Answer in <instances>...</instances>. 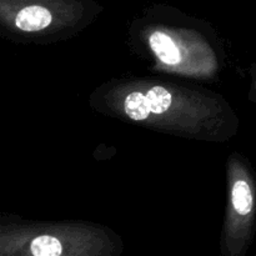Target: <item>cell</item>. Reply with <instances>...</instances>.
I'll use <instances>...</instances> for the list:
<instances>
[{"instance_id": "obj_1", "label": "cell", "mask_w": 256, "mask_h": 256, "mask_svg": "<svg viewBox=\"0 0 256 256\" xmlns=\"http://www.w3.org/2000/svg\"><path fill=\"white\" fill-rule=\"evenodd\" d=\"M16 26L25 32H38L52 22V14L42 6H28L18 14Z\"/></svg>"}, {"instance_id": "obj_2", "label": "cell", "mask_w": 256, "mask_h": 256, "mask_svg": "<svg viewBox=\"0 0 256 256\" xmlns=\"http://www.w3.org/2000/svg\"><path fill=\"white\" fill-rule=\"evenodd\" d=\"M150 46L160 60L165 64L175 65L180 62V52L172 38L160 32H152L150 36Z\"/></svg>"}, {"instance_id": "obj_3", "label": "cell", "mask_w": 256, "mask_h": 256, "mask_svg": "<svg viewBox=\"0 0 256 256\" xmlns=\"http://www.w3.org/2000/svg\"><path fill=\"white\" fill-rule=\"evenodd\" d=\"M125 112L132 120H144L152 112L146 95L142 92H132L128 95L124 104Z\"/></svg>"}, {"instance_id": "obj_4", "label": "cell", "mask_w": 256, "mask_h": 256, "mask_svg": "<svg viewBox=\"0 0 256 256\" xmlns=\"http://www.w3.org/2000/svg\"><path fill=\"white\" fill-rule=\"evenodd\" d=\"M232 204L240 215H248L252 208V195L250 186L245 182H238L232 189Z\"/></svg>"}, {"instance_id": "obj_5", "label": "cell", "mask_w": 256, "mask_h": 256, "mask_svg": "<svg viewBox=\"0 0 256 256\" xmlns=\"http://www.w3.org/2000/svg\"><path fill=\"white\" fill-rule=\"evenodd\" d=\"M32 252L35 256H59L62 252V246L55 238L42 235L32 240Z\"/></svg>"}, {"instance_id": "obj_6", "label": "cell", "mask_w": 256, "mask_h": 256, "mask_svg": "<svg viewBox=\"0 0 256 256\" xmlns=\"http://www.w3.org/2000/svg\"><path fill=\"white\" fill-rule=\"evenodd\" d=\"M150 110L154 114H162L166 112L172 105V95L165 88L154 86L148 92Z\"/></svg>"}]
</instances>
